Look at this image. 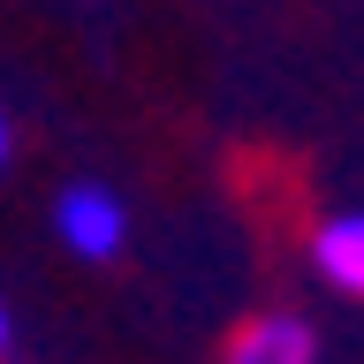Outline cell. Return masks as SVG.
Returning <instances> with one entry per match:
<instances>
[{
    "label": "cell",
    "instance_id": "3",
    "mask_svg": "<svg viewBox=\"0 0 364 364\" xmlns=\"http://www.w3.org/2000/svg\"><path fill=\"white\" fill-rule=\"evenodd\" d=\"M311 266L326 289L364 296V213H334V220L311 235Z\"/></svg>",
    "mask_w": 364,
    "mask_h": 364
},
{
    "label": "cell",
    "instance_id": "2",
    "mask_svg": "<svg viewBox=\"0 0 364 364\" xmlns=\"http://www.w3.org/2000/svg\"><path fill=\"white\" fill-rule=\"evenodd\" d=\"M228 364H318V334L296 311H258L228 341Z\"/></svg>",
    "mask_w": 364,
    "mask_h": 364
},
{
    "label": "cell",
    "instance_id": "5",
    "mask_svg": "<svg viewBox=\"0 0 364 364\" xmlns=\"http://www.w3.org/2000/svg\"><path fill=\"white\" fill-rule=\"evenodd\" d=\"M0 167H8V114H0Z\"/></svg>",
    "mask_w": 364,
    "mask_h": 364
},
{
    "label": "cell",
    "instance_id": "4",
    "mask_svg": "<svg viewBox=\"0 0 364 364\" xmlns=\"http://www.w3.org/2000/svg\"><path fill=\"white\" fill-rule=\"evenodd\" d=\"M0 357H8V304H0Z\"/></svg>",
    "mask_w": 364,
    "mask_h": 364
},
{
    "label": "cell",
    "instance_id": "1",
    "mask_svg": "<svg viewBox=\"0 0 364 364\" xmlns=\"http://www.w3.org/2000/svg\"><path fill=\"white\" fill-rule=\"evenodd\" d=\"M53 235H61L76 258H114V250L129 243V213H122V198H114L107 182H68L61 198H53Z\"/></svg>",
    "mask_w": 364,
    "mask_h": 364
}]
</instances>
